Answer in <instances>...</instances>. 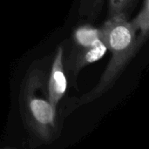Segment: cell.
Returning a JSON list of instances; mask_svg holds the SVG:
<instances>
[{"label":"cell","instance_id":"cell-2","mask_svg":"<svg viewBox=\"0 0 149 149\" xmlns=\"http://www.w3.org/2000/svg\"><path fill=\"white\" fill-rule=\"evenodd\" d=\"M27 113L31 125L40 132L41 134H46L47 128L54 126L55 108L49 100L28 95L26 99Z\"/></svg>","mask_w":149,"mask_h":149},{"label":"cell","instance_id":"cell-4","mask_svg":"<svg viewBox=\"0 0 149 149\" xmlns=\"http://www.w3.org/2000/svg\"><path fill=\"white\" fill-rule=\"evenodd\" d=\"M107 51L105 44L100 38L90 46H81V48L73 56V59L70 58L69 66L77 72L82 67L102 58Z\"/></svg>","mask_w":149,"mask_h":149},{"label":"cell","instance_id":"cell-1","mask_svg":"<svg viewBox=\"0 0 149 149\" xmlns=\"http://www.w3.org/2000/svg\"><path fill=\"white\" fill-rule=\"evenodd\" d=\"M100 31V39L105 44L107 50L111 52L112 59L100 83L93 92L82 99L83 102L94 99L108 88L133 56L139 45L135 28L126 20L123 14L113 15Z\"/></svg>","mask_w":149,"mask_h":149},{"label":"cell","instance_id":"cell-6","mask_svg":"<svg viewBox=\"0 0 149 149\" xmlns=\"http://www.w3.org/2000/svg\"><path fill=\"white\" fill-rule=\"evenodd\" d=\"M148 0H145L144 2V6L141 9V11L139 13V15L137 16L136 19L134 20V22L132 24L134 25V27L135 28V30L139 29L141 32V36L142 37H146L148 35L149 29V14H148Z\"/></svg>","mask_w":149,"mask_h":149},{"label":"cell","instance_id":"cell-5","mask_svg":"<svg viewBox=\"0 0 149 149\" xmlns=\"http://www.w3.org/2000/svg\"><path fill=\"white\" fill-rule=\"evenodd\" d=\"M100 38V31L89 26L79 28L75 32V39L80 46H90Z\"/></svg>","mask_w":149,"mask_h":149},{"label":"cell","instance_id":"cell-3","mask_svg":"<svg viewBox=\"0 0 149 149\" xmlns=\"http://www.w3.org/2000/svg\"><path fill=\"white\" fill-rule=\"evenodd\" d=\"M62 58L63 51L61 48H59L52 64V68L48 84V100L54 107H57L58 103L65 93L67 87V82L64 72Z\"/></svg>","mask_w":149,"mask_h":149}]
</instances>
